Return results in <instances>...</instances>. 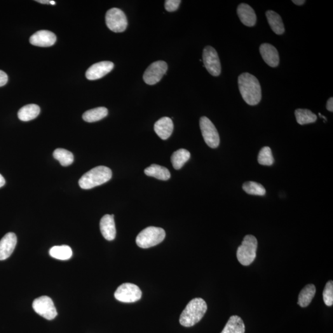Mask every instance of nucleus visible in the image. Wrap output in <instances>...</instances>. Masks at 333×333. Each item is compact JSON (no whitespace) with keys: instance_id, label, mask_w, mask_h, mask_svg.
<instances>
[{"instance_id":"1","label":"nucleus","mask_w":333,"mask_h":333,"mask_svg":"<svg viewBox=\"0 0 333 333\" xmlns=\"http://www.w3.org/2000/svg\"><path fill=\"white\" fill-rule=\"evenodd\" d=\"M239 90L243 100L250 105H255L262 99L261 86L255 76L250 73H243L238 77Z\"/></svg>"},{"instance_id":"2","label":"nucleus","mask_w":333,"mask_h":333,"mask_svg":"<svg viewBox=\"0 0 333 333\" xmlns=\"http://www.w3.org/2000/svg\"><path fill=\"white\" fill-rule=\"evenodd\" d=\"M208 310L207 304L201 298L192 299L180 315V323L185 327H191L200 322Z\"/></svg>"},{"instance_id":"3","label":"nucleus","mask_w":333,"mask_h":333,"mask_svg":"<svg viewBox=\"0 0 333 333\" xmlns=\"http://www.w3.org/2000/svg\"><path fill=\"white\" fill-rule=\"evenodd\" d=\"M112 175L111 170L107 166H96L82 176L79 181V186L84 189H91L108 182Z\"/></svg>"},{"instance_id":"4","label":"nucleus","mask_w":333,"mask_h":333,"mask_svg":"<svg viewBox=\"0 0 333 333\" xmlns=\"http://www.w3.org/2000/svg\"><path fill=\"white\" fill-rule=\"evenodd\" d=\"M257 240L254 236L248 234L243 239L242 244L237 250L236 256L238 261L244 266H248L256 258Z\"/></svg>"},{"instance_id":"5","label":"nucleus","mask_w":333,"mask_h":333,"mask_svg":"<svg viewBox=\"0 0 333 333\" xmlns=\"http://www.w3.org/2000/svg\"><path fill=\"white\" fill-rule=\"evenodd\" d=\"M166 237L164 229L159 227H149L140 232L136 239V243L140 248L147 249L163 242Z\"/></svg>"},{"instance_id":"6","label":"nucleus","mask_w":333,"mask_h":333,"mask_svg":"<svg viewBox=\"0 0 333 333\" xmlns=\"http://www.w3.org/2000/svg\"><path fill=\"white\" fill-rule=\"evenodd\" d=\"M105 23L111 31L116 33L125 31L128 25L125 13L121 9L116 8L107 11L105 15Z\"/></svg>"},{"instance_id":"7","label":"nucleus","mask_w":333,"mask_h":333,"mask_svg":"<svg viewBox=\"0 0 333 333\" xmlns=\"http://www.w3.org/2000/svg\"><path fill=\"white\" fill-rule=\"evenodd\" d=\"M142 292L138 286L132 283H124L117 288L114 297L117 301L132 303L142 298Z\"/></svg>"},{"instance_id":"8","label":"nucleus","mask_w":333,"mask_h":333,"mask_svg":"<svg viewBox=\"0 0 333 333\" xmlns=\"http://www.w3.org/2000/svg\"><path fill=\"white\" fill-rule=\"evenodd\" d=\"M32 307L35 312L46 320H53L58 315L52 299L46 295L35 299L33 302Z\"/></svg>"},{"instance_id":"9","label":"nucleus","mask_w":333,"mask_h":333,"mask_svg":"<svg viewBox=\"0 0 333 333\" xmlns=\"http://www.w3.org/2000/svg\"><path fill=\"white\" fill-rule=\"evenodd\" d=\"M199 125L206 144L211 148H216L219 146L220 144L219 133L212 122L208 117H202Z\"/></svg>"},{"instance_id":"10","label":"nucleus","mask_w":333,"mask_h":333,"mask_svg":"<svg viewBox=\"0 0 333 333\" xmlns=\"http://www.w3.org/2000/svg\"><path fill=\"white\" fill-rule=\"evenodd\" d=\"M204 66L213 76H219L221 73V64L216 50L210 46H206L203 50Z\"/></svg>"},{"instance_id":"11","label":"nucleus","mask_w":333,"mask_h":333,"mask_svg":"<svg viewBox=\"0 0 333 333\" xmlns=\"http://www.w3.org/2000/svg\"><path fill=\"white\" fill-rule=\"evenodd\" d=\"M168 69L167 64L163 61L154 62L147 68L144 74V80L147 85H153L163 79Z\"/></svg>"},{"instance_id":"12","label":"nucleus","mask_w":333,"mask_h":333,"mask_svg":"<svg viewBox=\"0 0 333 333\" xmlns=\"http://www.w3.org/2000/svg\"><path fill=\"white\" fill-rule=\"evenodd\" d=\"M114 65L110 62H102L91 65L86 70V79L90 81H95L103 78L105 75L109 73L113 69Z\"/></svg>"},{"instance_id":"13","label":"nucleus","mask_w":333,"mask_h":333,"mask_svg":"<svg viewBox=\"0 0 333 333\" xmlns=\"http://www.w3.org/2000/svg\"><path fill=\"white\" fill-rule=\"evenodd\" d=\"M17 245V236L14 233L5 234L0 241V260L8 259L13 254Z\"/></svg>"},{"instance_id":"14","label":"nucleus","mask_w":333,"mask_h":333,"mask_svg":"<svg viewBox=\"0 0 333 333\" xmlns=\"http://www.w3.org/2000/svg\"><path fill=\"white\" fill-rule=\"evenodd\" d=\"M56 41L54 33L48 30H40L35 32L30 38V43L34 46L49 47L53 46Z\"/></svg>"},{"instance_id":"15","label":"nucleus","mask_w":333,"mask_h":333,"mask_svg":"<svg viewBox=\"0 0 333 333\" xmlns=\"http://www.w3.org/2000/svg\"><path fill=\"white\" fill-rule=\"evenodd\" d=\"M260 53L267 64L271 67H277L280 57L275 47L269 43H263L260 46Z\"/></svg>"},{"instance_id":"16","label":"nucleus","mask_w":333,"mask_h":333,"mask_svg":"<svg viewBox=\"0 0 333 333\" xmlns=\"http://www.w3.org/2000/svg\"><path fill=\"white\" fill-rule=\"evenodd\" d=\"M114 215L106 214L101 219L100 230L103 237L107 241L114 240L116 236V225Z\"/></svg>"},{"instance_id":"17","label":"nucleus","mask_w":333,"mask_h":333,"mask_svg":"<svg viewBox=\"0 0 333 333\" xmlns=\"http://www.w3.org/2000/svg\"><path fill=\"white\" fill-rule=\"evenodd\" d=\"M237 14L241 22L248 27L254 26L257 21V16L251 7L246 3H241L237 8Z\"/></svg>"},{"instance_id":"18","label":"nucleus","mask_w":333,"mask_h":333,"mask_svg":"<svg viewBox=\"0 0 333 333\" xmlns=\"http://www.w3.org/2000/svg\"><path fill=\"white\" fill-rule=\"evenodd\" d=\"M154 131L162 140L168 139L172 135L173 130V124L172 119L164 117L159 119L154 124Z\"/></svg>"},{"instance_id":"19","label":"nucleus","mask_w":333,"mask_h":333,"mask_svg":"<svg viewBox=\"0 0 333 333\" xmlns=\"http://www.w3.org/2000/svg\"><path fill=\"white\" fill-rule=\"evenodd\" d=\"M266 17L271 29L276 34L281 35L285 31L282 19L273 11H267Z\"/></svg>"},{"instance_id":"20","label":"nucleus","mask_w":333,"mask_h":333,"mask_svg":"<svg viewBox=\"0 0 333 333\" xmlns=\"http://www.w3.org/2000/svg\"><path fill=\"white\" fill-rule=\"evenodd\" d=\"M245 325L242 318L233 315L229 318L221 333H245Z\"/></svg>"},{"instance_id":"21","label":"nucleus","mask_w":333,"mask_h":333,"mask_svg":"<svg viewBox=\"0 0 333 333\" xmlns=\"http://www.w3.org/2000/svg\"><path fill=\"white\" fill-rule=\"evenodd\" d=\"M145 174L161 180H168L170 178V173L167 168L163 166L152 164L145 170Z\"/></svg>"},{"instance_id":"22","label":"nucleus","mask_w":333,"mask_h":333,"mask_svg":"<svg viewBox=\"0 0 333 333\" xmlns=\"http://www.w3.org/2000/svg\"><path fill=\"white\" fill-rule=\"evenodd\" d=\"M40 112L41 108L38 105L28 104L24 105L19 111L18 116L21 121L27 122L37 118Z\"/></svg>"},{"instance_id":"23","label":"nucleus","mask_w":333,"mask_h":333,"mask_svg":"<svg viewBox=\"0 0 333 333\" xmlns=\"http://www.w3.org/2000/svg\"><path fill=\"white\" fill-rule=\"evenodd\" d=\"M316 288L315 286L311 284L305 287L299 295L298 302L297 304L301 307H306L311 303L312 301L315 296Z\"/></svg>"},{"instance_id":"24","label":"nucleus","mask_w":333,"mask_h":333,"mask_svg":"<svg viewBox=\"0 0 333 333\" xmlns=\"http://www.w3.org/2000/svg\"><path fill=\"white\" fill-rule=\"evenodd\" d=\"M108 114V110L104 107L88 110L83 114V119L87 123H95L104 119Z\"/></svg>"},{"instance_id":"25","label":"nucleus","mask_w":333,"mask_h":333,"mask_svg":"<svg viewBox=\"0 0 333 333\" xmlns=\"http://www.w3.org/2000/svg\"><path fill=\"white\" fill-rule=\"evenodd\" d=\"M191 154L187 149H180L173 152L171 157L173 168L176 170H179L184 166V164L189 160Z\"/></svg>"},{"instance_id":"26","label":"nucleus","mask_w":333,"mask_h":333,"mask_svg":"<svg viewBox=\"0 0 333 333\" xmlns=\"http://www.w3.org/2000/svg\"><path fill=\"white\" fill-rule=\"evenodd\" d=\"M49 253L51 257L62 260H69L72 255V249L67 245L54 246Z\"/></svg>"},{"instance_id":"27","label":"nucleus","mask_w":333,"mask_h":333,"mask_svg":"<svg viewBox=\"0 0 333 333\" xmlns=\"http://www.w3.org/2000/svg\"><path fill=\"white\" fill-rule=\"evenodd\" d=\"M295 116L300 125L314 123L317 120V116L309 109H297L295 111Z\"/></svg>"},{"instance_id":"28","label":"nucleus","mask_w":333,"mask_h":333,"mask_svg":"<svg viewBox=\"0 0 333 333\" xmlns=\"http://www.w3.org/2000/svg\"><path fill=\"white\" fill-rule=\"evenodd\" d=\"M53 157L64 166L71 165L74 162L73 154L64 149H56L53 152Z\"/></svg>"},{"instance_id":"29","label":"nucleus","mask_w":333,"mask_h":333,"mask_svg":"<svg viewBox=\"0 0 333 333\" xmlns=\"http://www.w3.org/2000/svg\"><path fill=\"white\" fill-rule=\"evenodd\" d=\"M243 188L246 193L251 195L264 196L266 193L265 187L261 184L255 182L245 183Z\"/></svg>"},{"instance_id":"30","label":"nucleus","mask_w":333,"mask_h":333,"mask_svg":"<svg viewBox=\"0 0 333 333\" xmlns=\"http://www.w3.org/2000/svg\"><path fill=\"white\" fill-rule=\"evenodd\" d=\"M258 162L262 166H271L274 163V158L271 150L268 146H265L260 150L258 156Z\"/></svg>"},{"instance_id":"31","label":"nucleus","mask_w":333,"mask_h":333,"mask_svg":"<svg viewBox=\"0 0 333 333\" xmlns=\"http://www.w3.org/2000/svg\"><path fill=\"white\" fill-rule=\"evenodd\" d=\"M323 301L326 306H332L333 304V282L330 280L326 284L323 292Z\"/></svg>"},{"instance_id":"32","label":"nucleus","mask_w":333,"mask_h":333,"mask_svg":"<svg viewBox=\"0 0 333 333\" xmlns=\"http://www.w3.org/2000/svg\"><path fill=\"white\" fill-rule=\"evenodd\" d=\"M180 3V0H166L165 2V8L168 12L175 11L177 10Z\"/></svg>"},{"instance_id":"33","label":"nucleus","mask_w":333,"mask_h":333,"mask_svg":"<svg viewBox=\"0 0 333 333\" xmlns=\"http://www.w3.org/2000/svg\"><path fill=\"white\" fill-rule=\"evenodd\" d=\"M8 81V77L7 74L3 70H0V87L5 85Z\"/></svg>"},{"instance_id":"34","label":"nucleus","mask_w":333,"mask_h":333,"mask_svg":"<svg viewBox=\"0 0 333 333\" xmlns=\"http://www.w3.org/2000/svg\"><path fill=\"white\" fill-rule=\"evenodd\" d=\"M327 109L330 112H333V98L332 97L328 100Z\"/></svg>"},{"instance_id":"35","label":"nucleus","mask_w":333,"mask_h":333,"mask_svg":"<svg viewBox=\"0 0 333 333\" xmlns=\"http://www.w3.org/2000/svg\"><path fill=\"white\" fill-rule=\"evenodd\" d=\"M292 2L298 6H301L306 3V1H304V0H292Z\"/></svg>"},{"instance_id":"36","label":"nucleus","mask_w":333,"mask_h":333,"mask_svg":"<svg viewBox=\"0 0 333 333\" xmlns=\"http://www.w3.org/2000/svg\"><path fill=\"white\" fill-rule=\"evenodd\" d=\"M5 179H4L3 176L0 174V187H3L5 185Z\"/></svg>"},{"instance_id":"37","label":"nucleus","mask_w":333,"mask_h":333,"mask_svg":"<svg viewBox=\"0 0 333 333\" xmlns=\"http://www.w3.org/2000/svg\"><path fill=\"white\" fill-rule=\"evenodd\" d=\"M37 2H39V3H41L42 4H50L51 3V1H48V0H45V1H44V0H41V1H40V0H38V1H36Z\"/></svg>"},{"instance_id":"38","label":"nucleus","mask_w":333,"mask_h":333,"mask_svg":"<svg viewBox=\"0 0 333 333\" xmlns=\"http://www.w3.org/2000/svg\"><path fill=\"white\" fill-rule=\"evenodd\" d=\"M319 116L320 117H322V118L324 119L325 121H327V119L326 118L325 116H323V115L321 114L320 113H318Z\"/></svg>"}]
</instances>
